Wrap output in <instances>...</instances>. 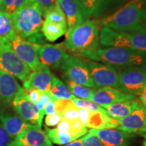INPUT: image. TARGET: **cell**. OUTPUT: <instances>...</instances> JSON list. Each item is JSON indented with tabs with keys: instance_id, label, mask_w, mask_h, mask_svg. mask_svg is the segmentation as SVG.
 I'll return each mask as SVG.
<instances>
[{
	"instance_id": "cell-1",
	"label": "cell",
	"mask_w": 146,
	"mask_h": 146,
	"mask_svg": "<svg viewBox=\"0 0 146 146\" xmlns=\"http://www.w3.org/2000/svg\"><path fill=\"white\" fill-rule=\"evenodd\" d=\"M97 26L118 31L146 29L145 0H130L112 14L94 21Z\"/></svg>"
},
{
	"instance_id": "cell-2",
	"label": "cell",
	"mask_w": 146,
	"mask_h": 146,
	"mask_svg": "<svg viewBox=\"0 0 146 146\" xmlns=\"http://www.w3.org/2000/svg\"><path fill=\"white\" fill-rule=\"evenodd\" d=\"M82 58L108 64L115 69L146 68V52L128 47H99L79 54Z\"/></svg>"
},
{
	"instance_id": "cell-3",
	"label": "cell",
	"mask_w": 146,
	"mask_h": 146,
	"mask_svg": "<svg viewBox=\"0 0 146 146\" xmlns=\"http://www.w3.org/2000/svg\"><path fill=\"white\" fill-rule=\"evenodd\" d=\"M43 12L35 1L30 0L12 15L16 35L39 44L43 42L41 32Z\"/></svg>"
},
{
	"instance_id": "cell-4",
	"label": "cell",
	"mask_w": 146,
	"mask_h": 146,
	"mask_svg": "<svg viewBox=\"0 0 146 146\" xmlns=\"http://www.w3.org/2000/svg\"><path fill=\"white\" fill-rule=\"evenodd\" d=\"M66 35V39L62 44L65 49L70 52L81 54L98 48L100 33L94 21L86 20L67 31Z\"/></svg>"
},
{
	"instance_id": "cell-5",
	"label": "cell",
	"mask_w": 146,
	"mask_h": 146,
	"mask_svg": "<svg viewBox=\"0 0 146 146\" xmlns=\"http://www.w3.org/2000/svg\"><path fill=\"white\" fill-rule=\"evenodd\" d=\"M100 43L104 47H128L146 52V29L118 31L103 27L100 32Z\"/></svg>"
},
{
	"instance_id": "cell-6",
	"label": "cell",
	"mask_w": 146,
	"mask_h": 146,
	"mask_svg": "<svg viewBox=\"0 0 146 146\" xmlns=\"http://www.w3.org/2000/svg\"><path fill=\"white\" fill-rule=\"evenodd\" d=\"M0 69L25 81L31 73L11 47L8 40L0 39Z\"/></svg>"
},
{
	"instance_id": "cell-7",
	"label": "cell",
	"mask_w": 146,
	"mask_h": 146,
	"mask_svg": "<svg viewBox=\"0 0 146 146\" xmlns=\"http://www.w3.org/2000/svg\"><path fill=\"white\" fill-rule=\"evenodd\" d=\"M61 69L66 79L90 88L96 87L91 79L87 63L78 56H69Z\"/></svg>"
},
{
	"instance_id": "cell-8",
	"label": "cell",
	"mask_w": 146,
	"mask_h": 146,
	"mask_svg": "<svg viewBox=\"0 0 146 146\" xmlns=\"http://www.w3.org/2000/svg\"><path fill=\"white\" fill-rule=\"evenodd\" d=\"M87 65L95 87L100 88L110 87L121 91L118 72L114 68L106 64L94 60H89Z\"/></svg>"
},
{
	"instance_id": "cell-9",
	"label": "cell",
	"mask_w": 146,
	"mask_h": 146,
	"mask_svg": "<svg viewBox=\"0 0 146 146\" xmlns=\"http://www.w3.org/2000/svg\"><path fill=\"white\" fill-rule=\"evenodd\" d=\"M15 54L31 69L35 70L41 66L39 50L41 45L16 35L8 41Z\"/></svg>"
},
{
	"instance_id": "cell-10",
	"label": "cell",
	"mask_w": 146,
	"mask_h": 146,
	"mask_svg": "<svg viewBox=\"0 0 146 146\" xmlns=\"http://www.w3.org/2000/svg\"><path fill=\"white\" fill-rule=\"evenodd\" d=\"M121 91L140 95L146 85V68H130L117 71Z\"/></svg>"
},
{
	"instance_id": "cell-11",
	"label": "cell",
	"mask_w": 146,
	"mask_h": 146,
	"mask_svg": "<svg viewBox=\"0 0 146 146\" xmlns=\"http://www.w3.org/2000/svg\"><path fill=\"white\" fill-rule=\"evenodd\" d=\"M12 106L16 114L22 119L31 125L38 127L39 110L35 104L31 101L25 94L23 87H21L16 93L12 100Z\"/></svg>"
},
{
	"instance_id": "cell-12",
	"label": "cell",
	"mask_w": 146,
	"mask_h": 146,
	"mask_svg": "<svg viewBox=\"0 0 146 146\" xmlns=\"http://www.w3.org/2000/svg\"><path fill=\"white\" fill-rule=\"evenodd\" d=\"M62 43L43 44L40 46L39 57L42 64L53 68H61L64 62L69 58Z\"/></svg>"
},
{
	"instance_id": "cell-13",
	"label": "cell",
	"mask_w": 146,
	"mask_h": 146,
	"mask_svg": "<svg viewBox=\"0 0 146 146\" xmlns=\"http://www.w3.org/2000/svg\"><path fill=\"white\" fill-rule=\"evenodd\" d=\"M117 129L133 135L146 133V108L142 104L129 116L118 119Z\"/></svg>"
},
{
	"instance_id": "cell-14",
	"label": "cell",
	"mask_w": 146,
	"mask_h": 146,
	"mask_svg": "<svg viewBox=\"0 0 146 146\" xmlns=\"http://www.w3.org/2000/svg\"><path fill=\"white\" fill-rule=\"evenodd\" d=\"M89 133L100 140L104 146H129L134 135L118 129H91Z\"/></svg>"
},
{
	"instance_id": "cell-15",
	"label": "cell",
	"mask_w": 146,
	"mask_h": 146,
	"mask_svg": "<svg viewBox=\"0 0 146 146\" xmlns=\"http://www.w3.org/2000/svg\"><path fill=\"white\" fill-rule=\"evenodd\" d=\"M54 76L49 67L41 64L39 68L33 71L24 81L23 88L36 89L43 92H48L52 87Z\"/></svg>"
},
{
	"instance_id": "cell-16",
	"label": "cell",
	"mask_w": 146,
	"mask_h": 146,
	"mask_svg": "<svg viewBox=\"0 0 146 146\" xmlns=\"http://www.w3.org/2000/svg\"><path fill=\"white\" fill-rule=\"evenodd\" d=\"M10 146H53L46 131L41 128L29 129L18 134Z\"/></svg>"
},
{
	"instance_id": "cell-17",
	"label": "cell",
	"mask_w": 146,
	"mask_h": 146,
	"mask_svg": "<svg viewBox=\"0 0 146 146\" xmlns=\"http://www.w3.org/2000/svg\"><path fill=\"white\" fill-rule=\"evenodd\" d=\"M135 98H136V96L135 95L123 92L112 87H104L95 91L90 101L100 106H102L124 102Z\"/></svg>"
},
{
	"instance_id": "cell-18",
	"label": "cell",
	"mask_w": 146,
	"mask_h": 146,
	"mask_svg": "<svg viewBox=\"0 0 146 146\" xmlns=\"http://www.w3.org/2000/svg\"><path fill=\"white\" fill-rule=\"evenodd\" d=\"M0 121L6 132L13 139L23 131L31 128L38 127L27 123L17 114L3 109H0Z\"/></svg>"
},
{
	"instance_id": "cell-19",
	"label": "cell",
	"mask_w": 146,
	"mask_h": 146,
	"mask_svg": "<svg viewBox=\"0 0 146 146\" xmlns=\"http://www.w3.org/2000/svg\"><path fill=\"white\" fill-rule=\"evenodd\" d=\"M21 87L14 76L0 69V101L10 104Z\"/></svg>"
},
{
	"instance_id": "cell-20",
	"label": "cell",
	"mask_w": 146,
	"mask_h": 146,
	"mask_svg": "<svg viewBox=\"0 0 146 146\" xmlns=\"http://www.w3.org/2000/svg\"><path fill=\"white\" fill-rule=\"evenodd\" d=\"M141 104L140 100L135 98L111 104L102 105L101 106L105 109L110 116L120 119L131 114Z\"/></svg>"
},
{
	"instance_id": "cell-21",
	"label": "cell",
	"mask_w": 146,
	"mask_h": 146,
	"mask_svg": "<svg viewBox=\"0 0 146 146\" xmlns=\"http://www.w3.org/2000/svg\"><path fill=\"white\" fill-rule=\"evenodd\" d=\"M57 1L64 14L68 30L84 21L81 10L74 0H57Z\"/></svg>"
},
{
	"instance_id": "cell-22",
	"label": "cell",
	"mask_w": 146,
	"mask_h": 146,
	"mask_svg": "<svg viewBox=\"0 0 146 146\" xmlns=\"http://www.w3.org/2000/svg\"><path fill=\"white\" fill-rule=\"evenodd\" d=\"M86 127L91 129H117L118 119L111 117L107 113L91 112Z\"/></svg>"
},
{
	"instance_id": "cell-23",
	"label": "cell",
	"mask_w": 146,
	"mask_h": 146,
	"mask_svg": "<svg viewBox=\"0 0 146 146\" xmlns=\"http://www.w3.org/2000/svg\"><path fill=\"white\" fill-rule=\"evenodd\" d=\"M68 29L66 25L53 23L45 20L43 21L41 27L42 34L47 41L50 42L56 41L66 33Z\"/></svg>"
},
{
	"instance_id": "cell-24",
	"label": "cell",
	"mask_w": 146,
	"mask_h": 146,
	"mask_svg": "<svg viewBox=\"0 0 146 146\" xmlns=\"http://www.w3.org/2000/svg\"><path fill=\"white\" fill-rule=\"evenodd\" d=\"M127 3V0H98L93 15L95 18L105 17Z\"/></svg>"
},
{
	"instance_id": "cell-25",
	"label": "cell",
	"mask_w": 146,
	"mask_h": 146,
	"mask_svg": "<svg viewBox=\"0 0 146 146\" xmlns=\"http://www.w3.org/2000/svg\"><path fill=\"white\" fill-rule=\"evenodd\" d=\"M50 92L52 98L56 100H73L74 98H76L70 92L65 83L55 76L53 78L52 85Z\"/></svg>"
},
{
	"instance_id": "cell-26",
	"label": "cell",
	"mask_w": 146,
	"mask_h": 146,
	"mask_svg": "<svg viewBox=\"0 0 146 146\" xmlns=\"http://www.w3.org/2000/svg\"><path fill=\"white\" fill-rule=\"evenodd\" d=\"M46 132L52 143L57 145H63L76 140L71 135L69 131L61 130L58 128H46Z\"/></svg>"
},
{
	"instance_id": "cell-27",
	"label": "cell",
	"mask_w": 146,
	"mask_h": 146,
	"mask_svg": "<svg viewBox=\"0 0 146 146\" xmlns=\"http://www.w3.org/2000/svg\"><path fill=\"white\" fill-rule=\"evenodd\" d=\"M16 35L12 16L0 12V39L10 41Z\"/></svg>"
},
{
	"instance_id": "cell-28",
	"label": "cell",
	"mask_w": 146,
	"mask_h": 146,
	"mask_svg": "<svg viewBox=\"0 0 146 146\" xmlns=\"http://www.w3.org/2000/svg\"><path fill=\"white\" fill-rule=\"evenodd\" d=\"M65 85H66L70 92L76 98H79V99L91 100V97L96 91V89L79 85L66 78H65Z\"/></svg>"
},
{
	"instance_id": "cell-29",
	"label": "cell",
	"mask_w": 146,
	"mask_h": 146,
	"mask_svg": "<svg viewBox=\"0 0 146 146\" xmlns=\"http://www.w3.org/2000/svg\"><path fill=\"white\" fill-rule=\"evenodd\" d=\"M44 17L45 21L61 24V25H66L67 26L66 19L65 15L64 14L62 10L58 4V1L52 8H50L45 13Z\"/></svg>"
},
{
	"instance_id": "cell-30",
	"label": "cell",
	"mask_w": 146,
	"mask_h": 146,
	"mask_svg": "<svg viewBox=\"0 0 146 146\" xmlns=\"http://www.w3.org/2000/svg\"><path fill=\"white\" fill-rule=\"evenodd\" d=\"M30 0H3L0 5V12L12 16Z\"/></svg>"
},
{
	"instance_id": "cell-31",
	"label": "cell",
	"mask_w": 146,
	"mask_h": 146,
	"mask_svg": "<svg viewBox=\"0 0 146 146\" xmlns=\"http://www.w3.org/2000/svg\"><path fill=\"white\" fill-rule=\"evenodd\" d=\"M84 20H88L94 13L98 0H74Z\"/></svg>"
},
{
	"instance_id": "cell-32",
	"label": "cell",
	"mask_w": 146,
	"mask_h": 146,
	"mask_svg": "<svg viewBox=\"0 0 146 146\" xmlns=\"http://www.w3.org/2000/svg\"><path fill=\"white\" fill-rule=\"evenodd\" d=\"M74 104L78 108H87L91 112H101L104 113H107L106 111L101 106L97 104L94 102L87 100L79 99V98H74L72 100Z\"/></svg>"
},
{
	"instance_id": "cell-33",
	"label": "cell",
	"mask_w": 146,
	"mask_h": 146,
	"mask_svg": "<svg viewBox=\"0 0 146 146\" xmlns=\"http://www.w3.org/2000/svg\"><path fill=\"white\" fill-rule=\"evenodd\" d=\"M52 96L51 95L50 91L48 92H43L41 97L38 101L36 102L35 104L37 107L38 110H39V123H38V127L41 128L42 121H43V116H44V110L45 107L47 103L52 99Z\"/></svg>"
},
{
	"instance_id": "cell-34",
	"label": "cell",
	"mask_w": 146,
	"mask_h": 146,
	"mask_svg": "<svg viewBox=\"0 0 146 146\" xmlns=\"http://www.w3.org/2000/svg\"><path fill=\"white\" fill-rule=\"evenodd\" d=\"M70 134L74 139H77L85 135L88 132L87 127L79 119L70 121Z\"/></svg>"
},
{
	"instance_id": "cell-35",
	"label": "cell",
	"mask_w": 146,
	"mask_h": 146,
	"mask_svg": "<svg viewBox=\"0 0 146 146\" xmlns=\"http://www.w3.org/2000/svg\"><path fill=\"white\" fill-rule=\"evenodd\" d=\"M58 114H59L61 116L62 119L68 120V121H72V120L79 119L78 108L76 106V105L72 101L63 111L58 113Z\"/></svg>"
},
{
	"instance_id": "cell-36",
	"label": "cell",
	"mask_w": 146,
	"mask_h": 146,
	"mask_svg": "<svg viewBox=\"0 0 146 146\" xmlns=\"http://www.w3.org/2000/svg\"><path fill=\"white\" fill-rule=\"evenodd\" d=\"M82 146H104L97 137L91 133H87L83 137Z\"/></svg>"
},
{
	"instance_id": "cell-37",
	"label": "cell",
	"mask_w": 146,
	"mask_h": 146,
	"mask_svg": "<svg viewBox=\"0 0 146 146\" xmlns=\"http://www.w3.org/2000/svg\"><path fill=\"white\" fill-rule=\"evenodd\" d=\"M32 1H35L40 7L43 16L57 3V0H32Z\"/></svg>"
},
{
	"instance_id": "cell-38",
	"label": "cell",
	"mask_w": 146,
	"mask_h": 146,
	"mask_svg": "<svg viewBox=\"0 0 146 146\" xmlns=\"http://www.w3.org/2000/svg\"><path fill=\"white\" fill-rule=\"evenodd\" d=\"M13 139L9 135L5 129L0 123V146H10Z\"/></svg>"
},
{
	"instance_id": "cell-39",
	"label": "cell",
	"mask_w": 146,
	"mask_h": 146,
	"mask_svg": "<svg viewBox=\"0 0 146 146\" xmlns=\"http://www.w3.org/2000/svg\"><path fill=\"white\" fill-rule=\"evenodd\" d=\"M23 91L25 94L27 96V98L35 104L38 101V100L39 99L40 97L41 96L42 93L43 92V91L37 90L36 89H25L23 88Z\"/></svg>"
},
{
	"instance_id": "cell-40",
	"label": "cell",
	"mask_w": 146,
	"mask_h": 146,
	"mask_svg": "<svg viewBox=\"0 0 146 146\" xmlns=\"http://www.w3.org/2000/svg\"><path fill=\"white\" fill-rule=\"evenodd\" d=\"M62 120V118L57 113V114L54 115H47L45 119V123L47 127H56L61 122Z\"/></svg>"
},
{
	"instance_id": "cell-41",
	"label": "cell",
	"mask_w": 146,
	"mask_h": 146,
	"mask_svg": "<svg viewBox=\"0 0 146 146\" xmlns=\"http://www.w3.org/2000/svg\"><path fill=\"white\" fill-rule=\"evenodd\" d=\"M55 101L56 100L52 98L47 103L45 107L44 114L47 115H54L57 114V111L56 109V105H55Z\"/></svg>"
},
{
	"instance_id": "cell-42",
	"label": "cell",
	"mask_w": 146,
	"mask_h": 146,
	"mask_svg": "<svg viewBox=\"0 0 146 146\" xmlns=\"http://www.w3.org/2000/svg\"><path fill=\"white\" fill-rule=\"evenodd\" d=\"M78 112H79V120L83 123L84 125L86 126L90 116L91 111L87 108H78Z\"/></svg>"
},
{
	"instance_id": "cell-43",
	"label": "cell",
	"mask_w": 146,
	"mask_h": 146,
	"mask_svg": "<svg viewBox=\"0 0 146 146\" xmlns=\"http://www.w3.org/2000/svg\"><path fill=\"white\" fill-rule=\"evenodd\" d=\"M82 143H83V137L70 142V143L65 144V145L62 146H82Z\"/></svg>"
},
{
	"instance_id": "cell-44",
	"label": "cell",
	"mask_w": 146,
	"mask_h": 146,
	"mask_svg": "<svg viewBox=\"0 0 146 146\" xmlns=\"http://www.w3.org/2000/svg\"><path fill=\"white\" fill-rule=\"evenodd\" d=\"M140 102L142 104V105L144 107L146 108V85L145 87H144L143 91H141V93L140 94Z\"/></svg>"
},
{
	"instance_id": "cell-45",
	"label": "cell",
	"mask_w": 146,
	"mask_h": 146,
	"mask_svg": "<svg viewBox=\"0 0 146 146\" xmlns=\"http://www.w3.org/2000/svg\"><path fill=\"white\" fill-rule=\"evenodd\" d=\"M141 136H143L144 137V141L143 142V146H146V133H144V134L142 135Z\"/></svg>"
},
{
	"instance_id": "cell-46",
	"label": "cell",
	"mask_w": 146,
	"mask_h": 146,
	"mask_svg": "<svg viewBox=\"0 0 146 146\" xmlns=\"http://www.w3.org/2000/svg\"><path fill=\"white\" fill-rule=\"evenodd\" d=\"M3 0H0V5L1 4V3H2V2H3Z\"/></svg>"
},
{
	"instance_id": "cell-47",
	"label": "cell",
	"mask_w": 146,
	"mask_h": 146,
	"mask_svg": "<svg viewBox=\"0 0 146 146\" xmlns=\"http://www.w3.org/2000/svg\"></svg>"
}]
</instances>
